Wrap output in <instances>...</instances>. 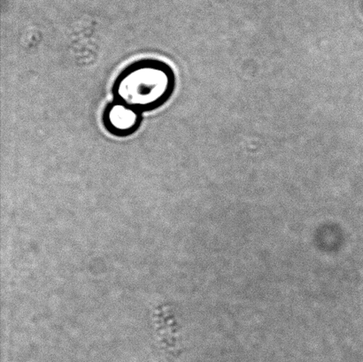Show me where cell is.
I'll return each mask as SVG.
<instances>
[{"instance_id": "obj_1", "label": "cell", "mask_w": 363, "mask_h": 362, "mask_svg": "<svg viewBox=\"0 0 363 362\" xmlns=\"http://www.w3.org/2000/svg\"><path fill=\"white\" fill-rule=\"evenodd\" d=\"M175 77L172 69L156 60H143L127 67L116 80V101L138 112L159 108L172 96Z\"/></svg>"}, {"instance_id": "obj_2", "label": "cell", "mask_w": 363, "mask_h": 362, "mask_svg": "<svg viewBox=\"0 0 363 362\" xmlns=\"http://www.w3.org/2000/svg\"><path fill=\"white\" fill-rule=\"evenodd\" d=\"M141 122L140 112L116 101L106 108L104 123L106 129L116 136H128L135 132Z\"/></svg>"}]
</instances>
